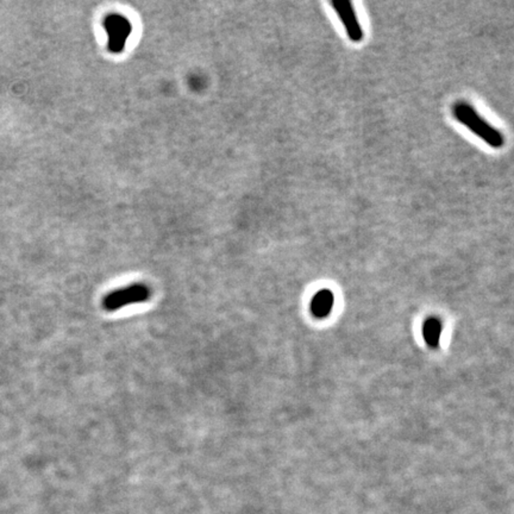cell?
Returning <instances> with one entry per match:
<instances>
[{"instance_id":"6","label":"cell","mask_w":514,"mask_h":514,"mask_svg":"<svg viewBox=\"0 0 514 514\" xmlns=\"http://www.w3.org/2000/svg\"><path fill=\"white\" fill-rule=\"evenodd\" d=\"M442 330V321H439L438 318H430L425 321L423 336H424L425 342L428 346L437 348L439 346Z\"/></svg>"},{"instance_id":"1","label":"cell","mask_w":514,"mask_h":514,"mask_svg":"<svg viewBox=\"0 0 514 514\" xmlns=\"http://www.w3.org/2000/svg\"><path fill=\"white\" fill-rule=\"evenodd\" d=\"M453 114L460 124L467 126L473 133L487 143L489 146H492L494 149L503 148L505 144V137L503 133L489 124L488 121H485L470 104L464 100L456 101L453 104Z\"/></svg>"},{"instance_id":"3","label":"cell","mask_w":514,"mask_h":514,"mask_svg":"<svg viewBox=\"0 0 514 514\" xmlns=\"http://www.w3.org/2000/svg\"><path fill=\"white\" fill-rule=\"evenodd\" d=\"M104 28L109 36V44H107L109 51L114 54L121 53L132 31V26L128 18L117 14H109L104 19Z\"/></svg>"},{"instance_id":"5","label":"cell","mask_w":514,"mask_h":514,"mask_svg":"<svg viewBox=\"0 0 514 514\" xmlns=\"http://www.w3.org/2000/svg\"><path fill=\"white\" fill-rule=\"evenodd\" d=\"M335 303V296L328 289H321L316 293L313 299L311 301V311L314 317H328Z\"/></svg>"},{"instance_id":"4","label":"cell","mask_w":514,"mask_h":514,"mask_svg":"<svg viewBox=\"0 0 514 514\" xmlns=\"http://www.w3.org/2000/svg\"><path fill=\"white\" fill-rule=\"evenodd\" d=\"M331 6L344 25L349 39L353 42H361L363 39V29L361 26L353 4L350 1H332Z\"/></svg>"},{"instance_id":"2","label":"cell","mask_w":514,"mask_h":514,"mask_svg":"<svg viewBox=\"0 0 514 514\" xmlns=\"http://www.w3.org/2000/svg\"><path fill=\"white\" fill-rule=\"evenodd\" d=\"M150 296L151 292L148 286L143 283H132L128 287H123L109 293L103 300L104 310H106L107 312H114L130 305L146 303L150 299Z\"/></svg>"}]
</instances>
